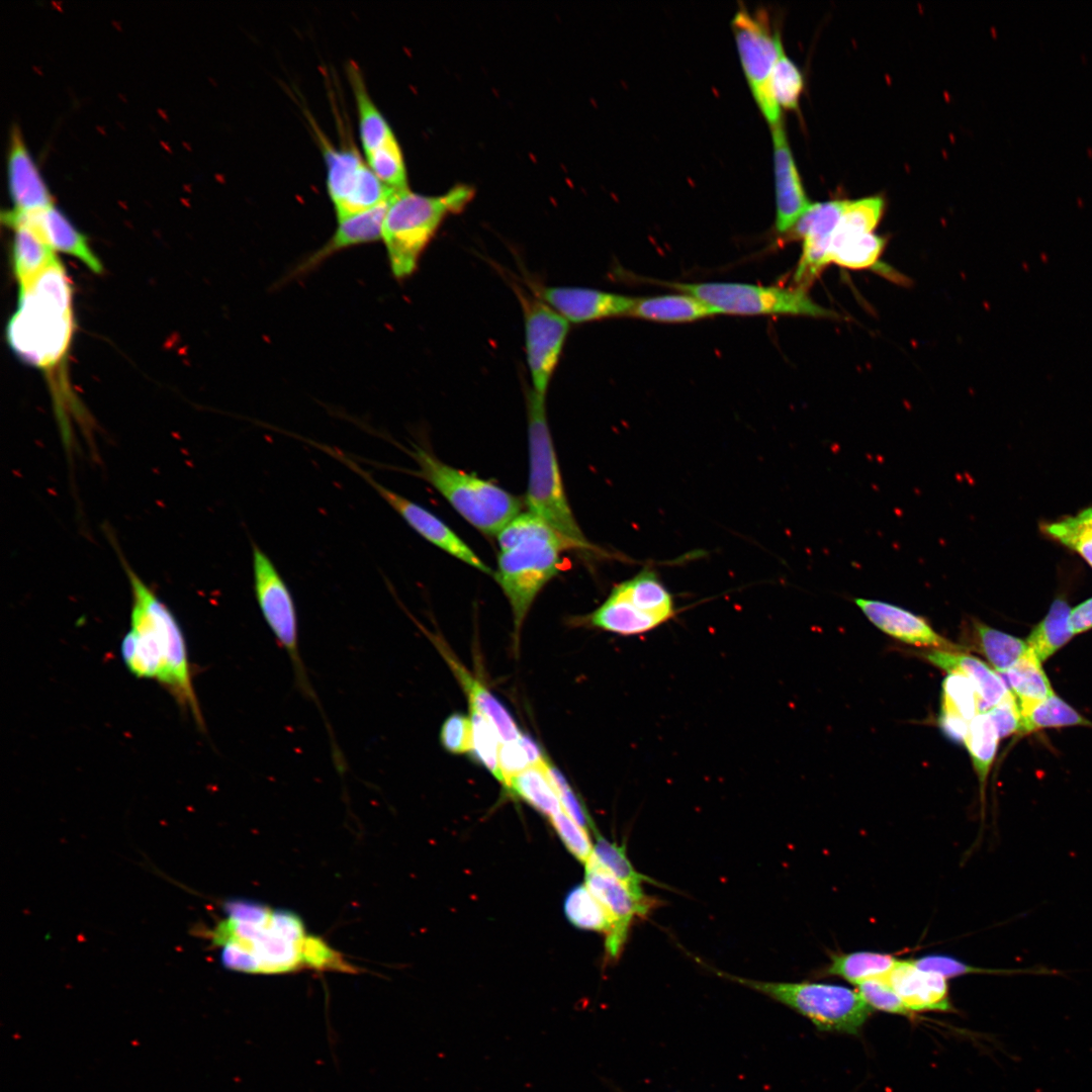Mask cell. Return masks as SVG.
Returning <instances> with one entry per match:
<instances>
[{
    "instance_id": "cell-1",
    "label": "cell",
    "mask_w": 1092,
    "mask_h": 1092,
    "mask_svg": "<svg viewBox=\"0 0 1092 1092\" xmlns=\"http://www.w3.org/2000/svg\"><path fill=\"white\" fill-rule=\"evenodd\" d=\"M223 906L225 917L215 924L209 937L211 944L220 948L219 960L225 969L282 974L306 966L311 935L297 914L245 899L229 900Z\"/></svg>"
},
{
    "instance_id": "cell-2",
    "label": "cell",
    "mask_w": 1092,
    "mask_h": 1092,
    "mask_svg": "<svg viewBox=\"0 0 1092 1092\" xmlns=\"http://www.w3.org/2000/svg\"><path fill=\"white\" fill-rule=\"evenodd\" d=\"M132 607L130 629L121 641V656L135 676L154 679L166 688L177 703L191 712L204 729L183 632L171 610L125 563Z\"/></svg>"
},
{
    "instance_id": "cell-3",
    "label": "cell",
    "mask_w": 1092,
    "mask_h": 1092,
    "mask_svg": "<svg viewBox=\"0 0 1092 1092\" xmlns=\"http://www.w3.org/2000/svg\"><path fill=\"white\" fill-rule=\"evenodd\" d=\"M74 334L73 287L56 260L19 288L17 309L8 321L6 340L25 364L53 370L64 360Z\"/></svg>"
},
{
    "instance_id": "cell-4",
    "label": "cell",
    "mask_w": 1092,
    "mask_h": 1092,
    "mask_svg": "<svg viewBox=\"0 0 1092 1092\" xmlns=\"http://www.w3.org/2000/svg\"><path fill=\"white\" fill-rule=\"evenodd\" d=\"M526 407L529 447V480L526 493L528 512L550 526L569 549L590 554L603 553V550L585 538L566 498L547 423L545 397L532 388H527Z\"/></svg>"
},
{
    "instance_id": "cell-5",
    "label": "cell",
    "mask_w": 1092,
    "mask_h": 1092,
    "mask_svg": "<svg viewBox=\"0 0 1092 1092\" xmlns=\"http://www.w3.org/2000/svg\"><path fill=\"white\" fill-rule=\"evenodd\" d=\"M470 186L458 185L439 196L408 188L391 197L382 237L393 277L404 280L418 269L420 259L446 216L460 212L473 197Z\"/></svg>"
},
{
    "instance_id": "cell-6",
    "label": "cell",
    "mask_w": 1092,
    "mask_h": 1092,
    "mask_svg": "<svg viewBox=\"0 0 1092 1092\" xmlns=\"http://www.w3.org/2000/svg\"><path fill=\"white\" fill-rule=\"evenodd\" d=\"M407 452L418 465L417 474L484 535L496 536L521 513V499L496 484L452 467L418 445Z\"/></svg>"
},
{
    "instance_id": "cell-7",
    "label": "cell",
    "mask_w": 1092,
    "mask_h": 1092,
    "mask_svg": "<svg viewBox=\"0 0 1092 1092\" xmlns=\"http://www.w3.org/2000/svg\"><path fill=\"white\" fill-rule=\"evenodd\" d=\"M711 970L719 977L788 1006L821 1031L857 1034L873 1011L856 990L840 985L756 981Z\"/></svg>"
},
{
    "instance_id": "cell-8",
    "label": "cell",
    "mask_w": 1092,
    "mask_h": 1092,
    "mask_svg": "<svg viewBox=\"0 0 1092 1092\" xmlns=\"http://www.w3.org/2000/svg\"><path fill=\"white\" fill-rule=\"evenodd\" d=\"M569 549L544 521L513 547L499 551L493 577L507 597L518 633L534 600L560 569V554Z\"/></svg>"
},
{
    "instance_id": "cell-9",
    "label": "cell",
    "mask_w": 1092,
    "mask_h": 1092,
    "mask_svg": "<svg viewBox=\"0 0 1092 1092\" xmlns=\"http://www.w3.org/2000/svg\"><path fill=\"white\" fill-rule=\"evenodd\" d=\"M676 613L671 593L656 571L645 566L634 576L616 584L583 623L621 636H637L669 622Z\"/></svg>"
},
{
    "instance_id": "cell-10",
    "label": "cell",
    "mask_w": 1092,
    "mask_h": 1092,
    "mask_svg": "<svg viewBox=\"0 0 1092 1092\" xmlns=\"http://www.w3.org/2000/svg\"><path fill=\"white\" fill-rule=\"evenodd\" d=\"M662 285L698 297L718 314L836 316L817 304L805 289L798 287L735 282H662Z\"/></svg>"
},
{
    "instance_id": "cell-11",
    "label": "cell",
    "mask_w": 1092,
    "mask_h": 1092,
    "mask_svg": "<svg viewBox=\"0 0 1092 1092\" xmlns=\"http://www.w3.org/2000/svg\"><path fill=\"white\" fill-rule=\"evenodd\" d=\"M254 594L261 614L280 646L286 651L299 692L317 702L298 646V617L292 594L274 562L252 542Z\"/></svg>"
},
{
    "instance_id": "cell-12",
    "label": "cell",
    "mask_w": 1092,
    "mask_h": 1092,
    "mask_svg": "<svg viewBox=\"0 0 1092 1092\" xmlns=\"http://www.w3.org/2000/svg\"><path fill=\"white\" fill-rule=\"evenodd\" d=\"M731 28L752 96L772 127L783 121L781 107L769 84L774 66L785 53L780 32L771 27L763 10L752 13L745 7L737 10L731 20Z\"/></svg>"
},
{
    "instance_id": "cell-13",
    "label": "cell",
    "mask_w": 1092,
    "mask_h": 1092,
    "mask_svg": "<svg viewBox=\"0 0 1092 1092\" xmlns=\"http://www.w3.org/2000/svg\"><path fill=\"white\" fill-rule=\"evenodd\" d=\"M313 127L326 162L328 194L338 219L387 202L399 191L383 184L353 146L336 148Z\"/></svg>"
},
{
    "instance_id": "cell-14",
    "label": "cell",
    "mask_w": 1092,
    "mask_h": 1092,
    "mask_svg": "<svg viewBox=\"0 0 1092 1092\" xmlns=\"http://www.w3.org/2000/svg\"><path fill=\"white\" fill-rule=\"evenodd\" d=\"M521 303L532 389L546 397L569 331V323L532 290L511 282Z\"/></svg>"
},
{
    "instance_id": "cell-15",
    "label": "cell",
    "mask_w": 1092,
    "mask_h": 1092,
    "mask_svg": "<svg viewBox=\"0 0 1092 1092\" xmlns=\"http://www.w3.org/2000/svg\"><path fill=\"white\" fill-rule=\"evenodd\" d=\"M366 480L376 492L425 540L449 555L488 575L494 571L444 522L427 509L378 482L370 473L339 451L325 448Z\"/></svg>"
},
{
    "instance_id": "cell-16",
    "label": "cell",
    "mask_w": 1092,
    "mask_h": 1092,
    "mask_svg": "<svg viewBox=\"0 0 1092 1092\" xmlns=\"http://www.w3.org/2000/svg\"><path fill=\"white\" fill-rule=\"evenodd\" d=\"M584 884L612 919L613 925L606 935L605 948L607 957L616 960L623 950L633 922L637 918L647 917L658 905L657 900L592 867H585Z\"/></svg>"
},
{
    "instance_id": "cell-17",
    "label": "cell",
    "mask_w": 1092,
    "mask_h": 1092,
    "mask_svg": "<svg viewBox=\"0 0 1092 1092\" xmlns=\"http://www.w3.org/2000/svg\"><path fill=\"white\" fill-rule=\"evenodd\" d=\"M531 290L569 324L629 315L635 302L631 296L586 287L533 284Z\"/></svg>"
},
{
    "instance_id": "cell-18",
    "label": "cell",
    "mask_w": 1092,
    "mask_h": 1092,
    "mask_svg": "<svg viewBox=\"0 0 1092 1092\" xmlns=\"http://www.w3.org/2000/svg\"><path fill=\"white\" fill-rule=\"evenodd\" d=\"M1 221L8 228L24 224L32 229L54 252L74 256L95 273L103 271L87 237L54 204L33 211L3 210Z\"/></svg>"
},
{
    "instance_id": "cell-19",
    "label": "cell",
    "mask_w": 1092,
    "mask_h": 1092,
    "mask_svg": "<svg viewBox=\"0 0 1092 1092\" xmlns=\"http://www.w3.org/2000/svg\"><path fill=\"white\" fill-rule=\"evenodd\" d=\"M776 186V222L785 236L811 205L794 161L784 122L770 127Z\"/></svg>"
},
{
    "instance_id": "cell-20",
    "label": "cell",
    "mask_w": 1092,
    "mask_h": 1092,
    "mask_svg": "<svg viewBox=\"0 0 1092 1092\" xmlns=\"http://www.w3.org/2000/svg\"><path fill=\"white\" fill-rule=\"evenodd\" d=\"M7 180L12 209L33 211L53 205L52 195L26 149L19 129L10 130Z\"/></svg>"
},
{
    "instance_id": "cell-21",
    "label": "cell",
    "mask_w": 1092,
    "mask_h": 1092,
    "mask_svg": "<svg viewBox=\"0 0 1092 1092\" xmlns=\"http://www.w3.org/2000/svg\"><path fill=\"white\" fill-rule=\"evenodd\" d=\"M855 605L880 630L906 643L932 646L939 650L956 651V645L938 635L929 623L899 606L862 598L854 599Z\"/></svg>"
},
{
    "instance_id": "cell-22",
    "label": "cell",
    "mask_w": 1092,
    "mask_h": 1092,
    "mask_svg": "<svg viewBox=\"0 0 1092 1092\" xmlns=\"http://www.w3.org/2000/svg\"><path fill=\"white\" fill-rule=\"evenodd\" d=\"M887 979L906 1008L913 1014L922 1011L952 1010L947 979L924 971L912 960H899Z\"/></svg>"
},
{
    "instance_id": "cell-23",
    "label": "cell",
    "mask_w": 1092,
    "mask_h": 1092,
    "mask_svg": "<svg viewBox=\"0 0 1092 1092\" xmlns=\"http://www.w3.org/2000/svg\"><path fill=\"white\" fill-rule=\"evenodd\" d=\"M389 201L338 219V225L331 238L325 245L296 266L292 276H300L309 272L340 251L381 240L383 221Z\"/></svg>"
},
{
    "instance_id": "cell-24",
    "label": "cell",
    "mask_w": 1092,
    "mask_h": 1092,
    "mask_svg": "<svg viewBox=\"0 0 1092 1092\" xmlns=\"http://www.w3.org/2000/svg\"><path fill=\"white\" fill-rule=\"evenodd\" d=\"M441 655L451 668L456 679L468 698L472 708L487 718L496 729L504 742L518 740L522 735L515 719L508 709L491 694L488 689L460 663L445 643L438 637L428 634Z\"/></svg>"
},
{
    "instance_id": "cell-25",
    "label": "cell",
    "mask_w": 1092,
    "mask_h": 1092,
    "mask_svg": "<svg viewBox=\"0 0 1092 1092\" xmlns=\"http://www.w3.org/2000/svg\"><path fill=\"white\" fill-rule=\"evenodd\" d=\"M925 657L935 666L966 676L979 698L980 713L998 705L1009 693L1006 682L981 659L956 651L932 650Z\"/></svg>"
},
{
    "instance_id": "cell-26",
    "label": "cell",
    "mask_w": 1092,
    "mask_h": 1092,
    "mask_svg": "<svg viewBox=\"0 0 1092 1092\" xmlns=\"http://www.w3.org/2000/svg\"><path fill=\"white\" fill-rule=\"evenodd\" d=\"M348 76L357 104L359 133L365 157L398 143L389 123L370 97L356 64L348 66Z\"/></svg>"
},
{
    "instance_id": "cell-27",
    "label": "cell",
    "mask_w": 1092,
    "mask_h": 1092,
    "mask_svg": "<svg viewBox=\"0 0 1092 1092\" xmlns=\"http://www.w3.org/2000/svg\"><path fill=\"white\" fill-rule=\"evenodd\" d=\"M716 314L706 302L680 292L635 298L629 315L658 323H689Z\"/></svg>"
},
{
    "instance_id": "cell-28",
    "label": "cell",
    "mask_w": 1092,
    "mask_h": 1092,
    "mask_svg": "<svg viewBox=\"0 0 1092 1092\" xmlns=\"http://www.w3.org/2000/svg\"><path fill=\"white\" fill-rule=\"evenodd\" d=\"M12 242V269L19 288L27 285L57 259L55 252L30 228L15 224Z\"/></svg>"
},
{
    "instance_id": "cell-29",
    "label": "cell",
    "mask_w": 1092,
    "mask_h": 1092,
    "mask_svg": "<svg viewBox=\"0 0 1092 1092\" xmlns=\"http://www.w3.org/2000/svg\"><path fill=\"white\" fill-rule=\"evenodd\" d=\"M1005 675L1020 712L1055 694L1041 661L1029 647Z\"/></svg>"
},
{
    "instance_id": "cell-30",
    "label": "cell",
    "mask_w": 1092,
    "mask_h": 1092,
    "mask_svg": "<svg viewBox=\"0 0 1092 1092\" xmlns=\"http://www.w3.org/2000/svg\"><path fill=\"white\" fill-rule=\"evenodd\" d=\"M1071 608L1067 600L1057 597L1044 618L1026 638L1027 646L1043 662L1075 636L1070 626Z\"/></svg>"
},
{
    "instance_id": "cell-31",
    "label": "cell",
    "mask_w": 1092,
    "mask_h": 1092,
    "mask_svg": "<svg viewBox=\"0 0 1092 1092\" xmlns=\"http://www.w3.org/2000/svg\"><path fill=\"white\" fill-rule=\"evenodd\" d=\"M898 962L899 959L892 954L877 951L833 953L822 975L840 977L856 986L869 979L887 976Z\"/></svg>"
},
{
    "instance_id": "cell-32",
    "label": "cell",
    "mask_w": 1092,
    "mask_h": 1092,
    "mask_svg": "<svg viewBox=\"0 0 1092 1092\" xmlns=\"http://www.w3.org/2000/svg\"><path fill=\"white\" fill-rule=\"evenodd\" d=\"M1049 539L1078 554L1092 568V506L1075 515L1040 523Z\"/></svg>"
},
{
    "instance_id": "cell-33",
    "label": "cell",
    "mask_w": 1092,
    "mask_h": 1092,
    "mask_svg": "<svg viewBox=\"0 0 1092 1092\" xmlns=\"http://www.w3.org/2000/svg\"><path fill=\"white\" fill-rule=\"evenodd\" d=\"M506 790L548 818L562 811L559 797L546 774L545 765L529 766L514 777Z\"/></svg>"
},
{
    "instance_id": "cell-34",
    "label": "cell",
    "mask_w": 1092,
    "mask_h": 1092,
    "mask_svg": "<svg viewBox=\"0 0 1092 1092\" xmlns=\"http://www.w3.org/2000/svg\"><path fill=\"white\" fill-rule=\"evenodd\" d=\"M595 842L585 867L601 870L637 892H643V883L656 884L652 879L640 874L631 863L624 845L605 838L598 830L594 832Z\"/></svg>"
},
{
    "instance_id": "cell-35",
    "label": "cell",
    "mask_w": 1092,
    "mask_h": 1092,
    "mask_svg": "<svg viewBox=\"0 0 1092 1092\" xmlns=\"http://www.w3.org/2000/svg\"><path fill=\"white\" fill-rule=\"evenodd\" d=\"M978 650L999 672L1005 673L1028 649L1025 640L994 629L979 620L972 621Z\"/></svg>"
},
{
    "instance_id": "cell-36",
    "label": "cell",
    "mask_w": 1092,
    "mask_h": 1092,
    "mask_svg": "<svg viewBox=\"0 0 1092 1092\" xmlns=\"http://www.w3.org/2000/svg\"><path fill=\"white\" fill-rule=\"evenodd\" d=\"M1020 715L1021 735L1046 728L1092 726V722L1056 694L1020 712Z\"/></svg>"
},
{
    "instance_id": "cell-37",
    "label": "cell",
    "mask_w": 1092,
    "mask_h": 1092,
    "mask_svg": "<svg viewBox=\"0 0 1092 1092\" xmlns=\"http://www.w3.org/2000/svg\"><path fill=\"white\" fill-rule=\"evenodd\" d=\"M563 912L567 921L578 929L602 932L605 936L612 929L609 913L585 884L576 885L566 893Z\"/></svg>"
},
{
    "instance_id": "cell-38",
    "label": "cell",
    "mask_w": 1092,
    "mask_h": 1092,
    "mask_svg": "<svg viewBox=\"0 0 1092 1092\" xmlns=\"http://www.w3.org/2000/svg\"><path fill=\"white\" fill-rule=\"evenodd\" d=\"M884 206L881 196L848 201L832 234L830 250L849 239L873 233L882 218Z\"/></svg>"
},
{
    "instance_id": "cell-39",
    "label": "cell",
    "mask_w": 1092,
    "mask_h": 1092,
    "mask_svg": "<svg viewBox=\"0 0 1092 1092\" xmlns=\"http://www.w3.org/2000/svg\"><path fill=\"white\" fill-rule=\"evenodd\" d=\"M999 739L995 725L986 712L979 713L970 721L965 745L972 758L982 794H984V787L997 752Z\"/></svg>"
},
{
    "instance_id": "cell-40",
    "label": "cell",
    "mask_w": 1092,
    "mask_h": 1092,
    "mask_svg": "<svg viewBox=\"0 0 1092 1092\" xmlns=\"http://www.w3.org/2000/svg\"><path fill=\"white\" fill-rule=\"evenodd\" d=\"M912 962L918 968L924 971L939 974L945 979H950L966 974H987L1001 976H1066L1065 973L1061 970L1051 969L1042 965H1035L1019 969H989L971 966L957 959L940 954L925 956L919 959L912 960Z\"/></svg>"
},
{
    "instance_id": "cell-41",
    "label": "cell",
    "mask_w": 1092,
    "mask_h": 1092,
    "mask_svg": "<svg viewBox=\"0 0 1092 1092\" xmlns=\"http://www.w3.org/2000/svg\"><path fill=\"white\" fill-rule=\"evenodd\" d=\"M848 201L830 200L811 203L783 241H801L811 235H832Z\"/></svg>"
},
{
    "instance_id": "cell-42",
    "label": "cell",
    "mask_w": 1092,
    "mask_h": 1092,
    "mask_svg": "<svg viewBox=\"0 0 1092 1092\" xmlns=\"http://www.w3.org/2000/svg\"><path fill=\"white\" fill-rule=\"evenodd\" d=\"M886 241L873 233L849 239L833 248L829 262L848 269L874 267L884 251Z\"/></svg>"
},
{
    "instance_id": "cell-43",
    "label": "cell",
    "mask_w": 1092,
    "mask_h": 1092,
    "mask_svg": "<svg viewBox=\"0 0 1092 1092\" xmlns=\"http://www.w3.org/2000/svg\"><path fill=\"white\" fill-rule=\"evenodd\" d=\"M469 709L472 725L471 751L469 754L503 785L499 769L500 737L487 718L476 710Z\"/></svg>"
},
{
    "instance_id": "cell-44",
    "label": "cell",
    "mask_w": 1092,
    "mask_h": 1092,
    "mask_svg": "<svg viewBox=\"0 0 1092 1092\" xmlns=\"http://www.w3.org/2000/svg\"><path fill=\"white\" fill-rule=\"evenodd\" d=\"M769 84L772 95L781 108L798 109L804 79L798 66L785 53L774 66Z\"/></svg>"
},
{
    "instance_id": "cell-45",
    "label": "cell",
    "mask_w": 1092,
    "mask_h": 1092,
    "mask_svg": "<svg viewBox=\"0 0 1092 1092\" xmlns=\"http://www.w3.org/2000/svg\"><path fill=\"white\" fill-rule=\"evenodd\" d=\"M940 710L952 712L969 722L980 713L978 695L966 676L949 673L944 678Z\"/></svg>"
},
{
    "instance_id": "cell-46",
    "label": "cell",
    "mask_w": 1092,
    "mask_h": 1092,
    "mask_svg": "<svg viewBox=\"0 0 1092 1092\" xmlns=\"http://www.w3.org/2000/svg\"><path fill=\"white\" fill-rule=\"evenodd\" d=\"M856 991L874 1010L906 1016L912 1014L889 983L887 976L863 981L856 985Z\"/></svg>"
},
{
    "instance_id": "cell-47",
    "label": "cell",
    "mask_w": 1092,
    "mask_h": 1092,
    "mask_svg": "<svg viewBox=\"0 0 1092 1092\" xmlns=\"http://www.w3.org/2000/svg\"><path fill=\"white\" fill-rule=\"evenodd\" d=\"M549 819L553 829L566 849L577 860L585 864L592 855L594 846L589 831L576 823L563 811H560Z\"/></svg>"
},
{
    "instance_id": "cell-48",
    "label": "cell",
    "mask_w": 1092,
    "mask_h": 1092,
    "mask_svg": "<svg viewBox=\"0 0 1092 1092\" xmlns=\"http://www.w3.org/2000/svg\"><path fill=\"white\" fill-rule=\"evenodd\" d=\"M545 770L559 797L562 811L589 832L597 831L586 807L561 771L550 761L545 764Z\"/></svg>"
},
{
    "instance_id": "cell-49",
    "label": "cell",
    "mask_w": 1092,
    "mask_h": 1092,
    "mask_svg": "<svg viewBox=\"0 0 1092 1092\" xmlns=\"http://www.w3.org/2000/svg\"><path fill=\"white\" fill-rule=\"evenodd\" d=\"M472 725L470 716L455 712L449 715L440 729V743L451 754L471 751Z\"/></svg>"
},
{
    "instance_id": "cell-50",
    "label": "cell",
    "mask_w": 1092,
    "mask_h": 1092,
    "mask_svg": "<svg viewBox=\"0 0 1092 1092\" xmlns=\"http://www.w3.org/2000/svg\"><path fill=\"white\" fill-rule=\"evenodd\" d=\"M998 732L999 738L1019 733L1021 715L1013 694L1010 693L995 707L986 712Z\"/></svg>"
},
{
    "instance_id": "cell-51",
    "label": "cell",
    "mask_w": 1092,
    "mask_h": 1092,
    "mask_svg": "<svg viewBox=\"0 0 1092 1092\" xmlns=\"http://www.w3.org/2000/svg\"><path fill=\"white\" fill-rule=\"evenodd\" d=\"M531 766L528 755L520 738L518 740L504 742L499 749V769L503 778V786L508 788L514 777Z\"/></svg>"
},
{
    "instance_id": "cell-52",
    "label": "cell",
    "mask_w": 1092,
    "mask_h": 1092,
    "mask_svg": "<svg viewBox=\"0 0 1092 1092\" xmlns=\"http://www.w3.org/2000/svg\"><path fill=\"white\" fill-rule=\"evenodd\" d=\"M970 722L948 711L940 710L938 725L943 733L958 742H965Z\"/></svg>"
},
{
    "instance_id": "cell-53",
    "label": "cell",
    "mask_w": 1092,
    "mask_h": 1092,
    "mask_svg": "<svg viewBox=\"0 0 1092 1092\" xmlns=\"http://www.w3.org/2000/svg\"><path fill=\"white\" fill-rule=\"evenodd\" d=\"M1070 626L1075 635L1092 629V598L1071 609Z\"/></svg>"
},
{
    "instance_id": "cell-54",
    "label": "cell",
    "mask_w": 1092,
    "mask_h": 1092,
    "mask_svg": "<svg viewBox=\"0 0 1092 1092\" xmlns=\"http://www.w3.org/2000/svg\"><path fill=\"white\" fill-rule=\"evenodd\" d=\"M520 741L526 750L531 766H543L549 761L540 746L529 735L522 733Z\"/></svg>"
}]
</instances>
